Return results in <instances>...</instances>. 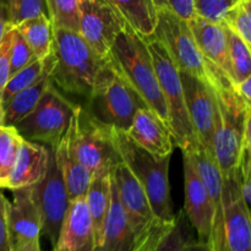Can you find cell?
<instances>
[{
  "label": "cell",
  "instance_id": "1",
  "mask_svg": "<svg viewBox=\"0 0 251 251\" xmlns=\"http://www.w3.org/2000/svg\"><path fill=\"white\" fill-rule=\"evenodd\" d=\"M207 63L208 83L215 93L217 113L213 132V154L222 178L234 176L244 139L251 120V105L235 91L234 85L217 66Z\"/></svg>",
  "mask_w": 251,
  "mask_h": 251
},
{
  "label": "cell",
  "instance_id": "2",
  "mask_svg": "<svg viewBox=\"0 0 251 251\" xmlns=\"http://www.w3.org/2000/svg\"><path fill=\"white\" fill-rule=\"evenodd\" d=\"M107 59L139 93L147 107L169 125L168 110L145 39L126 25L113 42Z\"/></svg>",
  "mask_w": 251,
  "mask_h": 251
},
{
  "label": "cell",
  "instance_id": "3",
  "mask_svg": "<svg viewBox=\"0 0 251 251\" xmlns=\"http://www.w3.org/2000/svg\"><path fill=\"white\" fill-rule=\"evenodd\" d=\"M51 54V83L64 92L87 98L105 59L100 58L78 32L65 28H53Z\"/></svg>",
  "mask_w": 251,
  "mask_h": 251
},
{
  "label": "cell",
  "instance_id": "4",
  "mask_svg": "<svg viewBox=\"0 0 251 251\" xmlns=\"http://www.w3.org/2000/svg\"><path fill=\"white\" fill-rule=\"evenodd\" d=\"M113 134L120 159L141 184L157 220L163 225L173 222L176 215L168 178L172 156H153L135 144L123 130L114 129Z\"/></svg>",
  "mask_w": 251,
  "mask_h": 251
},
{
  "label": "cell",
  "instance_id": "5",
  "mask_svg": "<svg viewBox=\"0 0 251 251\" xmlns=\"http://www.w3.org/2000/svg\"><path fill=\"white\" fill-rule=\"evenodd\" d=\"M83 107L102 124L126 131L135 114L147 107L139 93L118 73L108 59L98 70Z\"/></svg>",
  "mask_w": 251,
  "mask_h": 251
},
{
  "label": "cell",
  "instance_id": "6",
  "mask_svg": "<svg viewBox=\"0 0 251 251\" xmlns=\"http://www.w3.org/2000/svg\"><path fill=\"white\" fill-rule=\"evenodd\" d=\"M142 38L146 42L153 61L159 87L168 110V123L173 134L174 144L181 150L183 153L198 151L201 146L186 109L179 70L163 46L152 34Z\"/></svg>",
  "mask_w": 251,
  "mask_h": 251
},
{
  "label": "cell",
  "instance_id": "7",
  "mask_svg": "<svg viewBox=\"0 0 251 251\" xmlns=\"http://www.w3.org/2000/svg\"><path fill=\"white\" fill-rule=\"evenodd\" d=\"M114 129L102 124L77 105L68 127V135L76 158L91 173L112 172L120 159L114 142Z\"/></svg>",
  "mask_w": 251,
  "mask_h": 251
},
{
  "label": "cell",
  "instance_id": "8",
  "mask_svg": "<svg viewBox=\"0 0 251 251\" xmlns=\"http://www.w3.org/2000/svg\"><path fill=\"white\" fill-rule=\"evenodd\" d=\"M112 176L127 225L137 245L141 249L154 250L159 237L168 225H163L157 220L141 184L122 161L112 169Z\"/></svg>",
  "mask_w": 251,
  "mask_h": 251
},
{
  "label": "cell",
  "instance_id": "9",
  "mask_svg": "<svg viewBox=\"0 0 251 251\" xmlns=\"http://www.w3.org/2000/svg\"><path fill=\"white\" fill-rule=\"evenodd\" d=\"M76 107L50 83L34 109L15 127L22 139L54 149L65 135Z\"/></svg>",
  "mask_w": 251,
  "mask_h": 251
},
{
  "label": "cell",
  "instance_id": "10",
  "mask_svg": "<svg viewBox=\"0 0 251 251\" xmlns=\"http://www.w3.org/2000/svg\"><path fill=\"white\" fill-rule=\"evenodd\" d=\"M152 36L163 46L176 69L208 82L207 63L198 48L186 20L164 10H157Z\"/></svg>",
  "mask_w": 251,
  "mask_h": 251
},
{
  "label": "cell",
  "instance_id": "11",
  "mask_svg": "<svg viewBox=\"0 0 251 251\" xmlns=\"http://www.w3.org/2000/svg\"><path fill=\"white\" fill-rule=\"evenodd\" d=\"M31 191L41 213L42 233L48 238L51 247L55 248L70 200L51 147L48 169L43 178L31 186Z\"/></svg>",
  "mask_w": 251,
  "mask_h": 251
},
{
  "label": "cell",
  "instance_id": "12",
  "mask_svg": "<svg viewBox=\"0 0 251 251\" xmlns=\"http://www.w3.org/2000/svg\"><path fill=\"white\" fill-rule=\"evenodd\" d=\"M78 33L103 59L126 21L108 0H78Z\"/></svg>",
  "mask_w": 251,
  "mask_h": 251
},
{
  "label": "cell",
  "instance_id": "13",
  "mask_svg": "<svg viewBox=\"0 0 251 251\" xmlns=\"http://www.w3.org/2000/svg\"><path fill=\"white\" fill-rule=\"evenodd\" d=\"M180 74L186 109L198 141L205 151L213 153V132L217 113L215 93L207 81L191 74ZM215 156V154H213Z\"/></svg>",
  "mask_w": 251,
  "mask_h": 251
},
{
  "label": "cell",
  "instance_id": "14",
  "mask_svg": "<svg viewBox=\"0 0 251 251\" xmlns=\"http://www.w3.org/2000/svg\"><path fill=\"white\" fill-rule=\"evenodd\" d=\"M184 181H185V206L184 212L195 229L198 239L207 244L212 226V205L205 183L196 168L191 152H184Z\"/></svg>",
  "mask_w": 251,
  "mask_h": 251
},
{
  "label": "cell",
  "instance_id": "15",
  "mask_svg": "<svg viewBox=\"0 0 251 251\" xmlns=\"http://www.w3.org/2000/svg\"><path fill=\"white\" fill-rule=\"evenodd\" d=\"M125 132L135 144L156 157L172 156L176 147L169 125L149 107L137 110Z\"/></svg>",
  "mask_w": 251,
  "mask_h": 251
},
{
  "label": "cell",
  "instance_id": "16",
  "mask_svg": "<svg viewBox=\"0 0 251 251\" xmlns=\"http://www.w3.org/2000/svg\"><path fill=\"white\" fill-rule=\"evenodd\" d=\"M7 223L12 248L39 240L42 234V218L32 198L31 186L12 190V201H9L7 207Z\"/></svg>",
  "mask_w": 251,
  "mask_h": 251
},
{
  "label": "cell",
  "instance_id": "17",
  "mask_svg": "<svg viewBox=\"0 0 251 251\" xmlns=\"http://www.w3.org/2000/svg\"><path fill=\"white\" fill-rule=\"evenodd\" d=\"M49 157L50 147L22 140L7 179L6 189L14 190L38 183L48 169Z\"/></svg>",
  "mask_w": 251,
  "mask_h": 251
},
{
  "label": "cell",
  "instance_id": "18",
  "mask_svg": "<svg viewBox=\"0 0 251 251\" xmlns=\"http://www.w3.org/2000/svg\"><path fill=\"white\" fill-rule=\"evenodd\" d=\"M58 244L70 251H95L96 240L92 218L85 198L70 201L61 225Z\"/></svg>",
  "mask_w": 251,
  "mask_h": 251
},
{
  "label": "cell",
  "instance_id": "19",
  "mask_svg": "<svg viewBox=\"0 0 251 251\" xmlns=\"http://www.w3.org/2000/svg\"><path fill=\"white\" fill-rule=\"evenodd\" d=\"M188 24L203 58L208 63L221 69L230 80L227 38H226L223 25L208 21L196 14L190 20H188Z\"/></svg>",
  "mask_w": 251,
  "mask_h": 251
},
{
  "label": "cell",
  "instance_id": "20",
  "mask_svg": "<svg viewBox=\"0 0 251 251\" xmlns=\"http://www.w3.org/2000/svg\"><path fill=\"white\" fill-rule=\"evenodd\" d=\"M153 249H141L135 240L134 234L127 225L124 208L118 196L117 186L112 176L110 185V205L108 211L104 234L100 244L95 251H146Z\"/></svg>",
  "mask_w": 251,
  "mask_h": 251
},
{
  "label": "cell",
  "instance_id": "21",
  "mask_svg": "<svg viewBox=\"0 0 251 251\" xmlns=\"http://www.w3.org/2000/svg\"><path fill=\"white\" fill-rule=\"evenodd\" d=\"M54 65L53 54L47 56V64L43 73L28 87L12 96L4 104V125L16 126L24 118H26L43 96L44 91L51 83L50 74Z\"/></svg>",
  "mask_w": 251,
  "mask_h": 251
},
{
  "label": "cell",
  "instance_id": "22",
  "mask_svg": "<svg viewBox=\"0 0 251 251\" xmlns=\"http://www.w3.org/2000/svg\"><path fill=\"white\" fill-rule=\"evenodd\" d=\"M54 154L68 191L69 200L85 198L92 176L76 158L68 132H65L56 147H54Z\"/></svg>",
  "mask_w": 251,
  "mask_h": 251
},
{
  "label": "cell",
  "instance_id": "23",
  "mask_svg": "<svg viewBox=\"0 0 251 251\" xmlns=\"http://www.w3.org/2000/svg\"><path fill=\"white\" fill-rule=\"evenodd\" d=\"M110 185L112 172H98L91 176L90 185L85 195L86 203L92 218L96 248L100 244L104 234L110 205Z\"/></svg>",
  "mask_w": 251,
  "mask_h": 251
},
{
  "label": "cell",
  "instance_id": "24",
  "mask_svg": "<svg viewBox=\"0 0 251 251\" xmlns=\"http://www.w3.org/2000/svg\"><path fill=\"white\" fill-rule=\"evenodd\" d=\"M191 228L185 212L180 211L164 228L153 251H208L205 243L194 238Z\"/></svg>",
  "mask_w": 251,
  "mask_h": 251
},
{
  "label": "cell",
  "instance_id": "25",
  "mask_svg": "<svg viewBox=\"0 0 251 251\" xmlns=\"http://www.w3.org/2000/svg\"><path fill=\"white\" fill-rule=\"evenodd\" d=\"M141 37L153 33L157 22V10L152 0H108Z\"/></svg>",
  "mask_w": 251,
  "mask_h": 251
},
{
  "label": "cell",
  "instance_id": "26",
  "mask_svg": "<svg viewBox=\"0 0 251 251\" xmlns=\"http://www.w3.org/2000/svg\"><path fill=\"white\" fill-rule=\"evenodd\" d=\"M26 39L36 59H44L51 53L53 47V26L47 15H39L16 26Z\"/></svg>",
  "mask_w": 251,
  "mask_h": 251
},
{
  "label": "cell",
  "instance_id": "27",
  "mask_svg": "<svg viewBox=\"0 0 251 251\" xmlns=\"http://www.w3.org/2000/svg\"><path fill=\"white\" fill-rule=\"evenodd\" d=\"M225 27L226 38H227L228 61L230 66V81L239 83L251 76V54L250 46H248L235 32L229 27Z\"/></svg>",
  "mask_w": 251,
  "mask_h": 251
},
{
  "label": "cell",
  "instance_id": "28",
  "mask_svg": "<svg viewBox=\"0 0 251 251\" xmlns=\"http://www.w3.org/2000/svg\"><path fill=\"white\" fill-rule=\"evenodd\" d=\"M22 140L15 126H0V189H6L7 179Z\"/></svg>",
  "mask_w": 251,
  "mask_h": 251
},
{
  "label": "cell",
  "instance_id": "29",
  "mask_svg": "<svg viewBox=\"0 0 251 251\" xmlns=\"http://www.w3.org/2000/svg\"><path fill=\"white\" fill-rule=\"evenodd\" d=\"M46 2L53 28L78 32V0H46Z\"/></svg>",
  "mask_w": 251,
  "mask_h": 251
},
{
  "label": "cell",
  "instance_id": "30",
  "mask_svg": "<svg viewBox=\"0 0 251 251\" xmlns=\"http://www.w3.org/2000/svg\"><path fill=\"white\" fill-rule=\"evenodd\" d=\"M46 64L47 58L36 59V60L32 61L31 64H28L27 66L22 68L21 70L12 74L9 77V80H7L6 85H5L4 87V91H2L1 93L2 105H4L12 96H15L17 92H20V91H22L24 88L28 87L31 83H33L34 81L41 76V74L43 73L44 68H46Z\"/></svg>",
  "mask_w": 251,
  "mask_h": 251
},
{
  "label": "cell",
  "instance_id": "31",
  "mask_svg": "<svg viewBox=\"0 0 251 251\" xmlns=\"http://www.w3.org/2000/svg\"><path fill=\"white\" fill-rule=\"evenodd\" d=\"M7 21L12 27L39 15L48 16L46 0H5ZM49 17V16H48Z\"/></svg>",
  "mask_w": 251,
  "mask_h": 251
},
{
  "label": "cell",
  "instance_id": "32",
  "mask_svg": "<svg viewBox=\"0 0 251 251\" xmlns=\"http://www.w3.org/2000/svg\"><path fill=\"white\" fill-rule=\"evenodd\" d=\"M225 24L251 47V0H239L226 14Z\"/></svg>",
  "mask_w": 251,
  "mask_h": 251
},
{
  "label": "cell",
  "instance_id": "33",
  "mask_svg": "<svg viewBox=\"0 0 251 251\" xmlns=\"http://www.w3.org/2000/svg\"><path fill=\"white\" fill-rule=\"evenodd\" d=\"M33 60H36V56L32 53L26 39L20 33L19 29L14 27L10 49V76L31 64Z\"/></svg>",
  "mask_w": 251,
  "mask_h": 251
},
{
  "label": "cell",
  "instance_id": "34",
  "mask_svg": "<svg viewBox=\"0 0 251 251\" xmlns=\"http://www.w3.org/2000/svg\"><path fill=\"white\" fill-rule=\"evenodd\" d=\"M239 0H194L195 14L208 21L221 24L226 14Z\"/></svg>",
  "mask_w": 251,
  "mask_h": 251
},
{
  "label": "cell",
  "instance_id": "35",
  "mask_svg": "<svg viewBox=\"0 0 251 251\" xmlns=\"http://www.w3.org/2000/svg\"><path fill=\"white\" fill-rule=\"evenodd\" d=\"M12 31H14V27H7L0 42V98L10 77V49H11Z\"/></svg>",
  "mask_w": 251,
  "mask_h": 251
},
{
  "label": "cell",
  "instance_id": "36",
  "mask_svg": "<svg viewBox=\"0 0 251 251\" xmlns=\"http://www.w3.org/2000/svg\"><path fill=\"white\" fill-rule=\"evenodd\" d=\"M156 10L169 11L183 20H190L195 15L194 0H152Z\"/></svg>",
  "mask_w": 251,
  "mask_h": 251
},
{
  "label": "cell",
  "instance_id": "37",
  "mask_svg": "<svg viewBox=\"0 0 251 251\" xmlns=\"http://www.w3.org/2000/svg\"><path fill=\"white\" fill-rule=\"evenodd\" d=\"M7 207H9V200L5 198L0 189V251H12L9 223H7Z\"/></svg>",
  "mask_w": 251,
  "mask_h": 251
},
{
  "label": "cell",
  "instance_id": "38",
  "mask_svg": "<svg viewBox=\"0 0 251 251\" xmlns=\"http://www.w3.org/2000/svg\"><path fill=\"white\" fill-rule=\"evenodd\" d=\"M233 85H234V88L238 92V95L244 100V102L251 105V76L245 78L242 82L233 83Z\"/></svg>",
  "mask_w": 251,
  "mask_h": 251
},
{
  "label": "cell",
  "instance_id": "39",
  "mask_svg": "<svg viewBox=\"0 0 251 251\" xmlns=\"http://www.w3.org/2000/svg\"><path fill=\"white\" fill-rule=\"evenodd\" d=\"M9 21H7V12H6V6L5 4L0 5V42H1L2 37H4L5 31L9 27Z\"/></svg>",
  "mask_w": 251,
  "mask_h": 251
},
{
  "label": "cell",
  "instance_id": "40",
  "mask_svg": "<svg viewBox=\"0 0 251 251\" xmlns=\"http://www.w3.org/2000/svg\"><path fill=\"white\" fill-rule=\"evenodd\" d=\"M12 251H41V245H39V240H34V242L24 243V244H19L16 247L12 248Z\"/></svg>",
  "mask_w": 251,
  "mask_h": 251
},
{
  "label": "cell",
  "instance_id": "41",
  "mask_svg": "<svg viewBox=\"0 0 251 251\" xmlns=\"http://www.w3.org/2000/svg\"><path fill=\"white\" fill-rule=\"evenodd\" d=\"M4 125V105H2L1 98H0V126Z\"/></svg>",
  "mask_w": 251,
  "mask_h": 251
},
{
  "label": "cell",
  "instance_id": "42",
  "mask_svg": "<svg viewBox=\"0 0 251 251\" xmlns=\"http://www.w3.org/2000/svg\"><path fill=\"white\" fill-rule=\"evenodd\" d=\"M53 250L54 251H70L68 248L64 247V245H61V244H56L55 248H53Z\"/></svg>",
  "mask_w": 251,
  "mask_h": 251
},
{
  "label": "cell",
  "instance_id": "43",
  "mask_svg": "<svg viewBox=\"0 0 251 251\" xmlns=\"http://www.w3.org/2000/svg\"><path fill=\"white\" fill-rule=\"evenodd\" d=\"M2 4H5V0H0V5H2Z\"/></svg>",
  "mask_w": 251,
  "mask_h": 251
},
{
  "label": "cell",
  "instance_id": "44",
  "mask_svg": "<svg viewBox=\"0 0 251 251\" xmlns=\"http://www.w3.org/2000/svg\"><path fill=\"white\" fill-rule=\"evenodd\" d=\"M146 251H153V250H146Z\"/></svg>",
  "mask_w": 251,
  "mask_h": 251
}]
</instances>
